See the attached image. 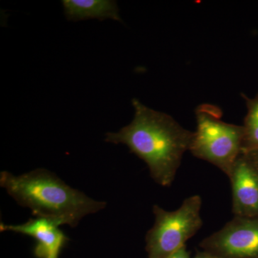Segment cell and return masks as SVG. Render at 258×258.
Wrapping results in <instances>:
<instances>
[{
    "label": "cell",
    "mask_w": 258,
    "mask_h": 258,
    "mask_svg": "<svg viewBox=\"0 0 258 258\" xmlns=\"http://www.w3.org/2000/svg\"><path fill=\"white\" fill-rule=\"evenodd\" d=\"M135 113L130 124L106 134V142L124 144L147 164L151 176L162 186L175 179L184 153L189 151L194 132L181 126L171 115L132 100Z\"/></svg>",
    "instance_id": "cell-1"
},
{
    "label": "cell",
    "mask_w": 258,
    "mask_h": 258,
    "mask_svg": "<svg viewBox=\"0 0 258 258\" xmlns=\"http://www.w3.org/2000/svg\"><path fill=\"white\" fill-rule=\"evenodd\" d=\"M0 186L19 205L30 209L34 216L59 226L76 227L83 217L101 211L107 205L74 189L45 169L21 175L1 171Z\"/></svg>",
    "instance_id": "cell-2"
},
{
    "label": "cell",
    "mask_w": 258,
    "mask_h": 258,
    "mask_svg": "<svg viewBox=\"0 0 258 258\" xmlns=\"http://www.w3.org/2000/svg\"><path fill=\"white\" fill-rule=\"evenodd\" d=\"M195 113L197 129L189 152L194 157L213 164L229 176L235 161L242 153L243 126L223 121L221 110L213 105H201Z\"/></svg>",
    "instance_id": "cell-3"
},
{
    "label": "cell",
    "mask_w": 258,
    "mask_h": 258,
    "mask_svg": "<svg viewBox=\"0 0 258 258\" xmlns=\"http://www.w3.org/2000/svg\"><path fill=\"white\" fill-rule=\"evenodd\" d=\"M201 197L185 199L177 210L166 211L158 205L153 207L154 225L147 233L146 242L149 258H167L184 247L203 225Z\"/></svg>",
    "instance_id": "cell-4"
},
{
    "label": "cell",
    "mask_w": 258,
    "mask_h": 258,
    "mask_svg": "<svg viewBox=\"0 0 258 258\" xmlns=\"http://www.w3.org/2000/svg\"><path fill=\"white\" fill-rule=\"evenodd\" d=\"M201 246L221 258H258V217H234Z\"/></svg>",
    "instance_id": "cell-5"
},
{
    "label": "cell",
    "mask_w": 258,
    "mask_h": 258,
    "mask_svg": "<svg viewBox=\"0 0 258 258\" xmlns=\"http://www.w3.org/2000/svg\"><path fill=\"white\" fill-rule=\"evenodd\" d=\"M232 212L235 217H258V163L242 152L232 166L230 175Z\"/></svg>",
    "instance_id": "cell-6"
},
{
    "label": "cell",
    "mask_w": 258,
    "mask_h": 258,
    "mask_svg": "<svg viewBox=\"0 0 258 258\" xmlns=\"http://www.w3.org/2000/svg\"><path fill=\"white\" fill-rule=\"evenodd\" d=\"M60 226L42 217L29 220L20 225L1 223V232H12L30 236L36 240L35 253L40 258H57L68 238Z\"/></svg>",
    "instance_id": "cell-7"
},
{
    "label": "cell",
    "mask_w": 258,
    "mask_h": 258,
    "mask_svg": "<svg viewBox=\"0 0 258 258\" xmlns=\"http://www.w3.org/2000/svg\"><path fill=\"white\" fill-rule=\"evenodd\" d=\"M64 13L68 20H81L98 19L104 20L113 19L121 22L118 13V5L111 0H62Z\"/></svg>",
    "instance_id": "cell-8"
},
{
    "label": "cell",
    "mask_w": 258,
    "mask_h": 258,
    "mask_svg": "<svg viewBox=\"0 0 258 258\" xmlns=\"http://www.w3.org/2000/svg\"><path fill=\"white\" fill-rule=\"evenodd\" d=\"M247 101L248 112L243 125L242 152L258 151V96Z\"/></svg>",
    "instance_id": "cell-9"
},
{
    "label": "cell",
    "mask_w": 258,
    "mask_h": 258,
    "mask_svg": "<svg viewBox=\"0 0 258 258\" xmlns=\"http://www.w3.org/2000/svg\"><path fill=\"white\" fill-rule=\"evenodd\" d=\"M167 258H190L189 253L187 249L186 248V246L181 247L179 250L171 254Z\"/></svg>",
    "instance_id": "cell-10"
},
{
    "label": "cell",
    "mask_w": 258,
    "mask_h": 258,
    "mask_svg": "<svg viewBox=\"0 0 258 258\" xmlns=\"http://www.w3.org/2000/svg\"><path fill=\"white\" fill-rule=\"evenodd\" d=\"M195 258H221L215 254L210 253V252H206V253L198 254Z\"/></svg>",
    "instance_id": "cell-11"
},
{
    "label": "cell",
    "mask_w": 258,
    "mask_h": 258,
    "mask_svg": "<svg viewBox=\"0 0 258 258\" xmlns=\"http://www.w3.org/2000/svg\"><path fill=\"white\" fill-rule=\"evenodd\" d=\"M247 153L248 154L252 159H254L258 163V151H253V152H243Z\"/></svg>",
    "instance_id": "cell-12"
}]
</instances>
